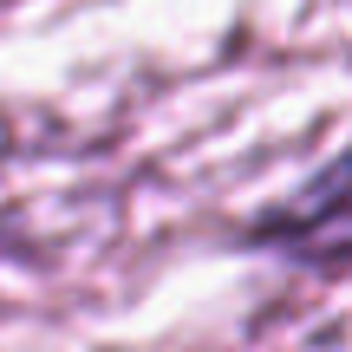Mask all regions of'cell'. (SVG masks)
<instances>
[{
  "mask_svg": "<svg viewBox=\"0 0 352 352\" xmlns=\"http://www.w3.org/2000/svg\"><path fill=\"white\" fill-rule=\"evenodd\" d=\"M333 222H352V144L320 176H307L287 202H267L248 222V241H320Z\"/></svg>",
  "mask_w": 352,
  "mask_h": 352,
  "instance_id": "6da1fadb",
  "label": "cell"
}]
</instances>
